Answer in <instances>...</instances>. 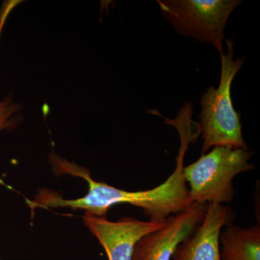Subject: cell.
<instances>
[{"mask_svg": "<svg viewBox=\"0 0 260 260\" xmlns=\"http://www.w3.org/2000/svg\"><path fill=\"white\" fill-rule=\"evenodd\" d=\"M0 260H2L1 259H0Z\"/></svg>", "mask_w": 260, "mask_h": 260, "instance_id": "obj_10", "label": "cell"}, {"mask_svg": "<svg viewBox=\"0 0 260 260\" xmlns=\"http://www.w3.org/2000/svg\"><path fill=\"white\" fill-rule=\"evenodd\" d=\"M21 109V106L15 102L12 95L0 100V132L14 126L18 120L17 114Z\"/></svg>", "mask_w": 260, "mask_h": 260, "instance_id": "obj_8", "label": "cell"}, {"mask_svg": "<svg viewBox=\"0 0 260 260\" xmlns=\"http://www.w3.org/2000/svg\"><path fill=\"white\" fill-rule=\"evenodd\" d=\"M220 260H260V225H225L219 239Z\"/></svg>", "mask_w": 260, "mask_h": 260, "instance_id": "obj_7", "label": "cell"}, {"mask_svg": "<svg viewBox=\"0 0 260 260\" xmlns=\"http://www.w3.org/2000/svg\"><path fill=\"white\" fill-rule=\"evenodd\" d=\"M208 204L194 203L167 219L165 226L137 242L133 260H172L177 246L191 236L204 218Z\"/></svg>", "mask_w": 260, "mask_h": 260, "instance_id": "obj_4", "label": "cell"}, {"mask_svg": "<svg viewBox=\"0 0 260 260\" xmlns=\"http://www.w3.org/2000/svg\"><path fill=\"white\" fill-rule=\"evenodd\" d=\"M234 216L229 207L208 203L203 221L177 246L172 260H220V233L225 225L233 223Z\"/></svg>", "mask_w": 260, "mask_h": 260, "instance_id": "obj_6", "label": "cell"}, {"mask_svg": "<svg viewBox=\"0 0 260 260\" xmlns=\"http://www.w3.org/2000/svg\"><path fill=\"white\" fill-rule=\"evenodd\" d=\"M167 221H143L132 217L110 221L105 217H83L84 224L97 238L107 253L108 260H133L137 242L148 233L165 226Z\"/></svg>", "mask_w": 260, "mask_h": 260, "instance_id": "obj_5", "label": "cell"}, {"mask_svg": "<svg viewBox=\"0 0 260 260\" xmlns=\"http://www.w3.org/2000/svg\"><path fill=\"white\" fill-rule=\"evenodd\" d=\"M227 53H222L221 73L218 88L210 87L201 99L198 128L203 140L202 154L210 148L231 146L248 150L243 138L241 116L233 106L231 87L244 59H234V43L226 39Z\"/></svg>", "mask_w": 260, "mask_h": 260, "instance_id": "obj_1", "label": "cell"}, {"mask_svg": "<svg viewBox=\"0 0 260 260\" xmlns=\"http://www.w3.org/2000/svg\"><path fill=\"white\" fill-rule=\"evenodd\" d=\"M249 150L231 146L214 147L196 161L184 167L183 175L193 203L223 205L234 199L233 180L241 173L254 169Z\"/></svg>", "mask_w": 260, "mask_h": 260, "instance_id": "obj_2", "label": "cell"}, {"mask_svg": "<svg viewBox=\"0 0 260 260\" xmlns=\"http://www.w3.org/2000/svg\"><path fill=\"white\" fill-rule=\"evenodd\" d=\"M162 16L179 34L224 52V30L239 0H158Z\"/></svg>", "mask_w": 260, "mask_h": 260, "instance_id": "obj_3", "label": "cell"}, {"mask_svg": "<svg viewBox=\"0 0 260 260\" xmlns=\"http://www.w3.org/2000/svg\"><path fill=\"white\" fill-rule=\"evenodd\" d=\"M22 1L18 0H8L4 2L1 10H0V37H1L2 32H3L4 25L6 23L7 19L12 13L13 10L16 8L19 4H20Z\"/></svg>", "mask_w": 260, "mask_h": 260, "instance_id": "obj_9", "label": "cell"}]
</instances>
